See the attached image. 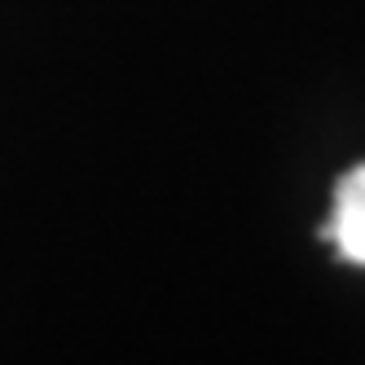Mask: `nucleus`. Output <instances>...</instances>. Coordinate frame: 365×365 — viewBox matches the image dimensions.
<instances>
[{
  "mask_svg": "<svg viewBox=\"0 0 365 365\" xmlns=\"http://www.w3.org/2000/svg\"><path fill=\"white\" fill-rule=\"evenodd\" d=\"M322 238H330L344 259L365 264V163H356L334 185V212L322 225Z\"/></svg>",
  "mask_w": 365,
  "mask_h": 365,
  "instance_id": "obj_1",
  "label": "nucleus"
}]
</instances>
